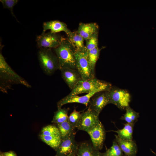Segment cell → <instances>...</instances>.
Instances as JSON below:
<instances>
[{
	"label": "cell",
	"mask_w": 156,
	"mask_h": 156,
	"mask_svg": "<svg viewBox=\"0 0 156 156\" xmlns=\"http://www.w3.org/2000/svg\"><path fill=\"white\" fill-rule=\"evenodd\" d=\"M43 31L42 33H44L47 30H50L51 32L54 33L64 31L67 36L71 32L65 23L57 20L45 22L43 23Z\"/></svg>",
	"instance_id": "9a60e30c"
},
{
	"label": "cell",
	"mask_w": 156,
	"mask_h": 156,
	"mask_svg": "<svg viewBox=\"0 0 156 156\" xmlns=\"http://www.w3.org/2000/svg\"><path fill=\"white\" fill-rule=\"evenodd\" d=\"M0 90L3 92L14 84L22 85L27 88L31 86L12 69L6 62L1 50L0 53Z\"/></svg>",
	"instance_id": "6da1fadb"
},
{
	"label": "cell",
	"mask_w": 156,
	"mask_h": 156,
	"mask_svg": "<svg viewBox=\"0 0 156 156\" xmlns=\"http://www.w3.org/2000/svg\"><path fill=\"white\" fill-rule=\"evenodd\" d=\"M0 156H2V155H0Z\"/></svg>",
	"instance_id": "d6a6232c"
},
{
	"label": "cell",
	"mask_w": 156,
	"mask_h": 156,
	"mask_svg": "<svg viewBox=\"0 0 156 156\" xmlns=\"http://www.w3.org/2000/svg\"><path fill=\"white\" fill-rule=\"evenodd\" d=\"M38 55L41 67L47 75H51L59 70L58 58L51 48H40Z\"/></svg>",
	"instance_id": "277c9868"
},
{
	"label": "cell",
	"mask_w": 156,
	"mask_h": 156,
	"mask_svg": "<svg viewBox=\"0 0 156 156\" xmlns=\"http://www.w3.org/2000/svg\"><path fill=\"white\" fill-rule=\"evenodd\" d=\"M64 38L57 33L51 31L42 33L37 36L36 41L38 47L40 48L55 49L61 44Z\"/></svg>",
	"instance_id": "8992f818"
},
{
	"label": "cell",
	"mask_w": 156,
	"mask_h": 156,
	"mask_svg": "<svg viewBox=\"0 0 156 156\" xmlns=\"http://www.w3.org/2000/svg\"><path fill=\"white\" fill-rule=\"evenodd\" d=\"M54 49L58 60L59 70L64 68L77 70L76 51L67 38H64L60 45Z\"/></svg>",
	"instance_id": "7a4b0ae2"
},
{
	"label": "cell",
	"mask_w": 156,
	"mask_h": 156,
	"mask_svg": "<svg viewBox=\"0 0 156 156\" xmlns=\"http://www.w3.org/2000/svg\"><path fill=\"white\" fill-rule=\"evenodd\" d=\"M40 135L44 136L56 135L60 136L59 129L53 125H48L43 127Z\"/></svg>",
	"instance_id": "484cf974"
},
{
	"label": "cell",
	"mask_w": 156,
	"mask_h": 156,
	"mask_svg": "<svg viewBox=\"0 0 156 156\" xmlns=\"http://www.w3.org/2000/svg\"><path fill=\"white\" fill-rule=\"evenodd\" d=\"M99 116L89 108L81 113V116L76 128L79 130L87 132L99 122Z\"/></svg>",
	"instance_id": "ba28073f"
},
{
	"label": "cell",
	"mask_w": 156,
	"mask_h": 156,
	"mask_svg": "<svg viewBox=\"0 0 156 156\" xmlns=\"http://www.w3.org/2000/svg\"><path fill=\"white\" fill-rule=\"evenodd\" d=\"M112 88L110 83L99 80L95 77L87 80H81L65 97L68 98L83 93L88 94L94 90L109 91Z\"/></svg>",
	"instance_id": "3957f363"
},
{
	"label": "cell",
	"mask_w": 156,
	"mask_h": 156,
	"mask_svg": "<svg viewBox=\"0 0 156 156\" xmlns=\"http://www.w3.org/2000/svg\"><path fill=\"white\" fill-rule=\"evenodd\" d=\"M17 0H0L4 8H7L10 10L12 15L17 20L16 16L14 14L13 9L14 7L18 2Z\"/></svg>",
	"instance_id": "f1b7e54d"
},
{
	"label": "cell",
	"mask_w": 156,
	"mask_h": 156,
	"mask_svg": "<svg viewBox=\"0 0 156 156\" xmlns=\"http://www.w3.org/2000/svg\"><path fill=\"white\" fill-rule=\"evenodd\" d=\"M75 134L74 132L67 138L61 140L55 156H67L72 153H77L79 144L75 140Z\"/></svg>",
	"instance_id": "8fae6325"
},
{
	"label": "cell",
	"mask_w": 156,
	"mask_h": 156,
	"mask_svg": "<svg viewBox=\"0 0 156 156\" xmlns=\"http://www.w3.org/2000/svg\"><path fill=\"white\" fill-rule=\"evenodd\" d=\"M69 109V108H58L57 110L54 113L52 122L57 124L67 121L68 116V112Z\"/></svg>",
	"instance_id": "44dd1931"
},
{
	"label": "cell",
	"mask_w": 156,
	"mask_h": 156,
	"mask_svg": "<svg viewBox=\"0 0 156 156\" xmlns=\"http://www.w3.org/2000/svg\"><path fill=\"white\" fill-rule=\"evenodd\" d=\"M98 31L93 34L86 40V48L87 51L98 47Z\"/></svg>",
	"instance_id": "4316f807"
},
{
	"label": "cell",
	"mask_w": 156,
	"mask_h": 156,
	"mask_svg": "<svg viewBox=\"0 0 156 156\" xmlns=\"http://www.w3.org/2000/svg\"><path fill=\"white\" fill-rule=\"evenodd\" d=\"M103 156H124L122 151L115 140L111 147L103 153Z\"/></svg>",
	"instance_id": "d4e9b609"
},
{
	"label": "cell",
	"mask_w": 156,
	"mask_h": 156,
	"mask_svg": "<svg viewBox=\"0 0 156 156\" xmlns=\"http://www.w3.org/2000/svg\"><path fill=\"white\" fill-rule=\"evenodd\" d=\"M62 77L69 88L72 90L82 80L79 73L76 69L64 68L60 70Z\"/></svg>",
	"instance_id": "7c38bea8"
},
{
	"label": "cell",
	"mask_w": 156,
	"mask_h": 156,
	"mask_svg": "<svg viewBox=\"0 0 156 156\" xmlns=\"http://www.w3.org/2000/svg\"><path fill=\"white\" fill-rule=\"evenodd\" d=\"M99 26L96 23H80L77 30L85 40L88 39L93 34L98 31Z\"/></svg>",
	"instance_id": "2e32d148"
},
{
	"label": "cell",
	"mask_w": 156,
	"mask_h": 156,
	"mask_svg": "<svg viewBox=\"0 0 156 156\" xmlns=\"http://www.w3.org/2000/svg\"><path fill=\"white\" fill-rule=\"evenodd\" d=\"M152 152L154 153V154H155L156 155V153H155L154 152H153V151Z\"/></svg>",
	"instance_id": "1f68e13d"
},
{
	"label": "cell",
	"mask_w": 156,
	"mask_h": 156,
	"mask_svg": "<svg viewBox=\"0 0 156 156\" xmlns=\"http://www.w3.org/2000/svg\"><path fill=\"white\" fill-rule=\"evenodd\" d=\"M115 136V140L124 153V156H136L137 147L134 141L124 140L120 138L117 135Z\"/></svg>",
	"instance_id": "5bb4252c"
},
{
	"label": "cell",
	"mask_w": 156,
	"mask_h": 156,
	"mask_svg": "<svg viewBox=\"0 0 156 156\" xmlns=\"http://www.w3.org/2000/svg\"><path fill=\"white\" fill-rule=\"evenodd\" d=\"M109 104H113L121 109H126L129 106L131 96L126 90L112 87L109 91Z\"/></svg>",
	"instance_id": "52a82bcc"
},
{
	"label": "cell",
	"mask_w": 156,
	"mask_h": 156,
	"mask_svg": "<svg viewBox=\"0 0 156 156\" xmlns=\"http://www.w3.org/2000/svg\"><path fill=\"white\" fill-rule=\"evenodd\" d=\"M0 155L2 156H17L15 152L13 151H10L4 152H1Z\"/></svg>",
	"instance_id": "f546056e"
},
{
	"label": "cell",
	"mask_w": 156,
	"mask_h": 156,
	"mask_svg": "<svg viewBox=\"0 0 156 156\" xmlns=\"http://www.w3.org/2000/svg\"><path fill=\"white\" fill-rule=\"evenodd\" d=\"M77 156H103V153L95 149L92 145L87 142L79 144Z\"/></svg>",
	"instance_id": "e0dca14e"
},
{
	"label": "cell",
	"mask_w": 156,
	"mask_h": 156,
	"mask_svg": "<svg viewBox=\"0 0 156 156\" xmlns=\"http://www.w3.org/2000/svg\"><path fill=\"white\" fill-rule=\"evenodd\" d=\"M125 113L122 116L120 119L126 121L127 123L134 124L139 117V114L134 111L129 106L126 108Z\"/></svg>",
	"instance_id": "603a6c76"
},
{
	"label": "cell",
	"mask_w": 156,
	"mask_h": 156,
	"mask_svg": "<svg viewBox=\"0 0 156 156\" xmlns=\"http://www.w3.org/2000/svg\"><path fill=\"white\" fill-rule=\"evenodd\" d=\"M41 140L55 151L61 141L60 136L56 135L44 136L40 135Z\"/></svg>",
	"instance_id": "7402d4cb"
},
{
	"label": "cell",
	"mask_w": 156,
	"mask_h": 156,
	"mask_svg": "<svg viewBox=\"0 0 156 156\" xmlns=\"http://www.w3.org/2000/svg\"><path fill=\"white\" fill-rule=\"evenodd\" d=\"M101 49L97 47L88 51V57L89 62L92 70L95 71L96 62L99 58Z\"/></svg>",
	"instance_id": "cb8c5ba5"
},
{
	"label": "cell",
	"mask_w": 156,
	"mask_h": 156,
	"mask_svg": "<svg viewBox=\"0 0 156 156\" xmlns=\"http://www.w3.org/2000/svg\"><path fill=\"white\" fill-rule=\"evenodd\" d=\"M76 69L82 80H87L95 77V71L92 69L88 57V51H76Z\"/></svg>",
	"instance_id": "5b68a950"
},
{
	"label": "cell",
	"mask_w": 156,
	"mask_h": 156,
	"mask_svg": "<svg viewBox=\"0 0 156 156\" xmlns=\"http://www.w3.org/2000/svg\"><path fill=\"white\" fill-rule=\"evenodd\" d=\"M100 92L98 90H94L81 96L74 95L68 98L64 97L60 100L57 103V108H62L64 105L69 103H78L84 104L86 107L88 106L91 98L96 93Z\"/></svg>",
	"instance_id": "4fadbf2b"
},
{
	"label": "cell",
	"mask_w": 156,
	"mask_h": 156,
	"mask_svg": "<svg viewBox=\"0 0 156 156\" xmlns=\"http://www.w3.org/2000/svg\"><path fill=\"white\" fill-rule=\"evenodd\" d=\"M109 104V91H101L96 93L91 98L88 105V108L94 111L99 116L103 108Z\"/></svg>",
	"instance_id": "9c48e42d"
},
{
	"label": "cell",
	"mask_w": 156,
	"mask_h": 156,
	"mask_svg": "<svg viewBox=\"0 0 156 156\" xmlns=\"http://www.w3.org/2000/svg\"><path fill=\"white\" fill-rule=\"evenodd\" d=\"M61 140L64 139L74 132L75 128L67 120L57 124Z\"/></svg>",
	"instance_id": "ffe728a7"
},
{
	"label": "cell",
	"mask_w": 156,
	"mask_h": 156,
	"mask_svg": "<svg viewBox=\"0 0 156 156\" xmlns=\"http://www.w3.org/2000/svg\"><path fill=\"white\" fill-rule=\"evenodd\" d=\"M134 124L126 123L121 129L112 131L117 133L118 136L121 139L125 140H133V133Z\"/></svg>",
	"instance_id": "d6986e66"
},
{
	"label": "cell",
	"mask_w": 156,
	"mask_h": 156,
	"mask_svg": "<svg viewBox=\"0 0 156 156\" xmlns=\"http://www.w3.org/2000/svg\"><path fill=\"white\" fill-rule=\"evenodd\" d=\"M67 156H77V153H72L70 154Z\"/></svg>",
	"instance_id": "4dcf8cb0"
},
{
	"label": "cell",
	"mask_w": 156,
	"mask_h": 156,
	"mask_svg": "<svg viewBox=\"0 0 156 156\" xmlns=\"http://www.w3.org/2000/svg\"><path fill=\"white\" fill-rule=\"evenodd\" d=\"M67 38L75 49L76 51H87L84 43V38L77 31H71L67 35Z\"/></svg>",
	"instance_id": "ac0fdd59"
},
{
	"label": "cell",
	"mask_w": 156,
	"mask_h": 156,
	"mask_svg": "<svg viewBox=\"0 0 156 156\" xmlns=\"http://www.w3.org/2000/svg\"><path fill=\"white\" fill-rule=\"evenodd\" d=\"M87 132L90 136L94 147L99 151L101 150L103 147L105 137V131L101 122L100 121Z\"/></svg>",
	"instance_id": "30bf717a"
},
{
	"label": "cell",
	"mask_w": 156,
	"mask_h": 156,
	"mask_svg": "<svg viewBox=\"0 0 156 156\" xmlns=\"http://www.w3.org/2000/svg\"><path fill=\"white\" fill-rule=\"evenodd\" d=\"M81 116L80 112L75 109L68 116L67 120L75 128H76Z\"/></svg>",
	"instance_id": "83f0119b"
}]
</instances>
